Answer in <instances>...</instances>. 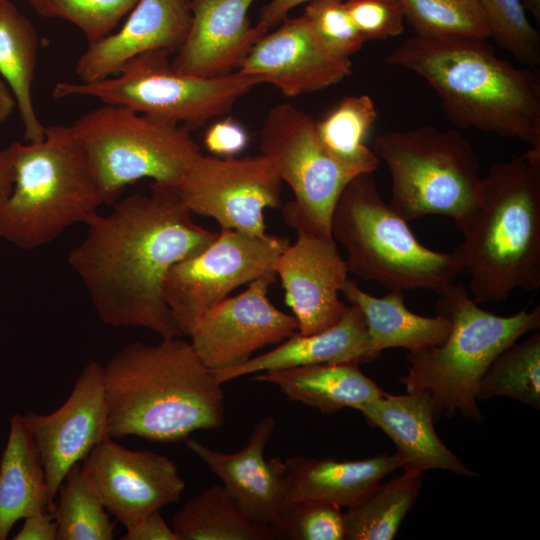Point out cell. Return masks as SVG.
I'll list each match as a JSON object with an SVG mask.
<instances>
[{
    "instance_id": "9a60e30c",
    "label": "cell",
    "mask_w": 540,
    "mask_h": 540,
    "mask_svg": "<svg viewBox=\"0 0 540 540\" xmlns=\"http://www.w3.org/2000/svg\"><path fill=\"white\" fill-rule=\"evenodd\" d=\"M23 418L38 449L54 501L67 472L96 445L111 438L103 365L89 361L70 396L53 413L30 411Z\"/></svg>"
},
{
    "instance_id": "60d3db41",
    "label": "cell",
    "mask_w": 540,
    "mask_h": 540,
    "mask_svg": "<svg viewBox=\"0 0 540 540\" xmlns=\"http://www.w3.org/2000/svg\"><path fill=\"white\" fill-rule=\"evenodd\" d=\"M122 540H178L163 519L160 510L145 515L137 524L127 529Z\"/></svg>"
},
{
    "instance_id": "7c38bea8",
    "label": "cell",
    "mask_w": 540,
    "mask_h": 540,
    "mask_svg": "<svg viewBox=\"0 0 540 540\" xmlns=\"http://www.w3.org/2000/svg\"><path fill=\"white\" fill-rule=\"evenodd\" d=\"M289 239L252 236L221 228L200 253L177 262L164 283L165 301L183 335L237 287L275 274L274 265Z\"/></svg>"
},
{
    "instance_id": "d4e9b609",
    "label": "cell",
    "mask_w": 540,
    "mask_h": 540,
    "mask_svg": "<svg viewBox=\"0 0 540 540\" xmlns=\"http://www.w3.org/2000/svg\"><path fill=\"white\" fill-rule=\"evenodd\" d=\"M340 293L361 311L368 334L365 362L372 361L388 348L401 347L417 352L442 343L448 336L451 322L443 314L435 317L418 315L404 302L402 291L390 290L378 298L363 291L348 278Z\"/></svg>"
},
{
    "instance_id": "44dd1931",
    "label": "cell",
    "mask_w": 540,
    "mask_h": 540,
    "mask_svg": "<svg viewBox=\"0 0 540 540\" xmlns=\"http://www.w3.org/2000/svg\"><path fill=\"white\" fill-rule=\"evenodd\" d=\"M191 18L187 0H139L119 30L89 43L75 65L79 81L112 76L128 61L147 52L176 53Z\"/></svg>"
},
{
    "instance_id": "83f0119b",
    "label": "cell",
    "mask_w": 540,
    "mask_h": 540,
    "mask_svg": "<svg viewBox=\"0 0 540 540\" xmlns=\"http://www.w3.org/2000/svg\"><path fill=\"white\" fill-rule=\"evenodd\" d=\"M38 36L30 20L10 1L0 2V75L10 89L28 142H39L46 126L39 120L32 99Z\"/></svg>"
},
{
    "instance_id": "ac0fdd59",
    "label": "cell",
    "mask_w": 540,
    "mask_h": 540,
    "mask_svg": "<svg viewBox=\"0 0 540 540\" xmlns=\"http://www.w3.org/2000/svg\"><path fill=\"white\" fill-rule=\"evenodd\" d=\"M237 71L295 97L341 82L352 74V62L328 52L302 14L285 18L276 30L264 34Z\"/></svg>"
},
{
    "instance_id": "5bb4252c",
    "label": "cell",
    "mask_w": 540,
    "mask_h": 540,
    "mask_svg": "<svg viewBox=\"0 0 540 540\" xmlns=\"http://www.w3.org/2000/svg\"><path fill=\"white\" fill-rule=\"evenodd\" d=\"M276 274L256 279L240 294L226 297L194 325L191 345L210 370L239 365L255 351L280 343L298 331L293 315L277 309L268 298Z\"/></svg>"
},
{
    "instance_id": "7402d4cb",
    "label": "cell",
    "mask_w": 540,
    "mask_h": 540,
    "mask_svg": "<svg viewBox=\"0 0 540 540\" xmlns=\"http://www.w3.org/2000/svg\"><path fill=\"white\" fill-rule=\"evenodd\" d=\"M356 410L373 427L379 428L396 446L403 472L422 474L430 469L474 477L469 469L439 438L434 428L431 395L426 390L404 395L384 393Z\"/></svg>"
},
{
    "instance_id": "ba28073f",
    "label": "cell",
    "mask_w": 540,
    "mask_h": 540,
    "mask_svg": "<svg viewBox=\"0 0 540 540\" xmlns=\"http://www.w3.org/2000/svg\"><path fill=\"white\" fill-rule=\"evenodd\" d=\"M388 167V205L404 220L453 219L461 230L475 211L481 179L472 144L453 129L424 125L380 134L373 149Z\"/></svg>"
},
{
    "instance_id": "277c9868",
    "label": "cell",
    "mask_w": 540,
    "mask_h": 540,
    "mask_svg": "<svg viewBox=\"0 0 540 540\" xmlns=\"http://www.w3.org/2000/svg\"><path fill=\"white\" fill-rule=\"evenodd\" d=\"M453 251L476 303L540 288V148L494 164Z\"/></svg>"
},
{
    "instance_id": "ffe728a7",
    "label": "cell",
    "mask_w": 540,
    "mask_h": 540,
    "mask_svg": "<svg viewBox=\"0 0 540 540\" xmlns=\"http://www.w3.org/2000/svg\"><path fill=\"white\" fill-rule=\"evenodd\" d=\"M255 0H194L187 35L171 61L184 74L212 78L233 72L269 30L251 25Z\"/></svg>"
},
{
    "instance_id": "1f68e13d",
    "label": "cell",
    "mask_w": 540,
    "mask_h": 540,
    "mask_svg": "<svg viewBox=\"0 0 540 540\" xmlns=\"http://www.w3.org/2000/svg\"><path fill=\"white\" fill-rule=\"evenodd\" d=\"M505 396L540 408V332L503 350L482 376L477 399Z\"/></svg>"
},
{
    "instance_id": "cb8c5ba5",
    "label": "cell",
    "mask_w": 540,
    "mask_h": 540,
    "mask_svg": "<svg viewBox=\"0 0 540 540\" xmlns=\"http://www.w3.org/2000/svg\"><path fill=\"white\" fill-rule=\"evenodd\" d=\"M276 348L228 368L213 370L216 380H230L269 370L338 362H365L368 334L364 317L353 304L346 305L340 320L313 334L298 331Z\"/></svg>"
},
{
    "instance_id": "5b68a950",
    "label": "cell",
    "mask_w": 540,
    "mask_h": 540,
    "mask_svg": "<svg viewBox=\"0 0 540 540\" xmlns=\"http://www.w3.org/2000/svg\"><path fill=\"white\" fill-rule=\"evenodd\" d=\"M437 313L451 322L447 338L438 345L409 352L408 372L399 381L407 392L430 393L435 421L458 412L482 422L477 399L482 376L503 350L539 329L540 308L498 316L479 307L464 285L453 283L439 294Z\"/></svg>"
},
{
    "instance_id": "8d00e7d4",
    "label": "cell",
    "mask_w": 540,
    "mask_h": 540,
    "mask_svg": "<svg viewBox=\"0 0 540 540\" xmlns=\"http://www.w3.org/2000/svg\"><path fill=\"white\" fill-rule=\"evenodd\" d=\"M303 15L318 42L336 57L350 59L365 42L342 0H312Z\"/></svg>"
},
{
    "instance_id": "3957f363",
    "label": "cell",
    "mask_w": 540,
    "mask_h": 540,
    "mask_svg": "<svg viewBox=\"0 0 540 540\" xmlns=\"http://www.w3.org/2000/svg\"><path fill=\"white\" fill-rule=\"evenodd\" d=\"M420 76L448 119L540 148V81L499 57L486 40L409 37L385 58Z\"/></svg>"
},
{
    "instance_id": "9c48e42d",
    "label": "cell",
    "mask_w": 540,
    "mask_h": 540,
    "mask_svg": "<svg viewBox=\"0 0 540 540\" xmlns=\"http://www.w3.org/2000/svg\"><path fill=\"white\" fill-rule=\"evenodd\" d=\"M170 55L151 51L131 59L112 76L92 82H58L53 96L92 97L192 130L230 113L240 98L262 84L237 70L212 78L184 74L173 67Z\"/></svg>"
},
{
    "instance_id": "7dc6e473",
    "label": "cell",
    "mask_w": 540,
    "mask_h": 540,
    "mask_svg": "<svg viewBox=\"0 0 540 540\" xmlns=\"http://www.w3.org/2000/svg\"><path fill=\"white\" fill-rule=\"evenodd\" d=\"M187 1H188V3H189L190 6H191V4H192V2H193L194 0H187Z\"/></svg>"
},
{
    "instance_id": "f1b7e54d",
    "label": "cell",
    "mask_w": 540,
    "mask_h": 540,
    "mask_svg": "<svg viewBox=\"0 0 540 540\" xmlns=\"http://www.w3.org/2000/svg\"><path fill=\"white\" fill-rule=\"evenodd\" d=\"M178 540H275L277 531L250 515L220 484L190 499L173 517Z\"/></svg>"
},
{
    "instance_id": "7bdbcfd3",
    "label": "cell",
    "mask_w": 540,
    "mask_h": 540,
    "mask_svg": "<svg viewBox=\"0 0 540 540\" xmlns=\"http://www.w3.org/2000/svg\"><path fill=\"white\" fill-rule=\"evenodd\" d=\"M312 0H271L259 12V21L269 29L282 22L295 7Z\"/></svg>"
},
{
    "instance_id": "6da1fadb",
    "label": "cell",
    "mask_w": 540,
    "mask_h": 540,
    "mask_svg": "<svg viewBox=\"0 0 540 540\" xmlns=\"http://www.w3.org/2000/svg\"><path fill=\"white\" fill-rule=\"evenodd\" d=\"M107 215L87 221L68 263L106 325L183 336L164 297V283L179 261L207 248L218 233L193 220L171 185L153 182L149 194L116 201Z\"/></svg>"
},
{
    "instance_id": "4316f807",
    "label": "cell",
    "mask_w": 540,
    "mask_h": 540,
    "mask_svg": "<svg viewBox=\"0 0 540 540\" xmlns=\"http://www.w3.org/2000/svg\"><path fill=\"white\" fill-rule=\"evenodd\" d=\"M54 507L38 449L23 415H14L0 460V540L18 520Z\"/></svg>"
},
{
    "instance_id": "7a4b0ae2",
    "label": "cell",
    "mask_w": 540,
    "mask_h": 540,
    "mask_svg": "<svg viewBox=\"0 0 540 540\" xmlns=\"http://www.w3.org/2000/svg\"><path fill=\"white\" fill-rule=\"evenodd\" d=\"M103 367L111 437L173 443L223 424L222 384L180 337L130 343Z\"/></svg>"
},
{
    "instance_id": "8fae6325",
    "label": "cell",
    "mask_w": 540,
    "mask_h": 540,
    "mask_svg": "<svg viewBox=\"0 0 540 540\" xmlns=\"http://www.w3.org/2000/svg\"><path fill=\"white\" fill-rule=\"evenodd\" d=\"M315 122L291 104H277L260 131L259 150L294 194L283 207L285 222L333 239L335 205L347 184L366 172L334 156L318 137Z\"/></svg>"
},
{
    "instance_id": "52a82bcc",
    "label": "cell",
    "mask_w": 540,
    "mask_h": 540,
    "mask_svg": "<svg viewBox=\"0 0 540 540\" xmlns=\"http://www.w3.org/2000/svg\"><path fill=\"white\" fill-rule=\"evenodd\" d=\"M331 235L346 249L349 272L389 290L440 294L463 272L453 252H437L417 240L384 202L372 173L356 176L342 191Z\"/></svg>"
},
{
    "instance_id": "f546056e",
    "label": "cell",
    "mask_w": 540,
    "mask_h": 540,
    "mask_svg": "<svg viewBox=\"0 0 540 540\" xmlns=\"http://www.w3.org/2000/svg\"><path fill=\"white\" fill-rule=\"evenodd\" d=\"M421 486L422 474L407 472L379 483L364 500L344 513L346 540L394 539Z\"/></svg>"
},
{
    "instance_id": "603a6c76",
    "label": "cell",
    "mask_w": 540,
    "mask_h": 540,
    "mask_svg": "<svg viewBox=\"0 0 540 540\" xmlns=\"http://www.w3.org/2000/svg\"><path fill=\"white\" fill-rule=\"evenodd\" d=\"M287 501H318L350 508L364 500L381 480L401 467L399 457L377 455L361 460L306 458L284 460Z\"/></svg>"
},
{
    "instance_id": "b9f144b4",
    "label": "cell",
    "mask_w": 540,
    "mask_h": 540,
    "mask_svg": "<svg viewBox=\"0 0 540 540\" xmlns=\"http://www.w3.org/2000/svg\"><path fill=\"white\" fill-rule=\"evenodd\" d=\"M13 540H57V524L53 512H40L24 518L23 526Z\"/></svg>"
},
{
    "instance_id": "c3c4849f",
    "label": "cell",
    "mask_w": 540,
    "mask_h": 540,
    "mask_svg": "<svg viewBox=\"0 0 540 540\" xmlns=\"http://www.w3.org/2000/svg\"><path fill=\"white\" fill-rule=\"evenodd\" d=\"M7 1V0H0V2Z\"/></svg>"
},
{
    "instance_id": "30bf717a",
    "label": "cell",
    "mask_w": 540,
    "mask_h": 540,
    "mask_svg": "<svg viewBox=\"0 0 540 540\" xmlns=\"http://www.w3.org/2000/svg\"><path fill=\"white\" fill-rule=\"evenodd\" d=\"M71 130L81 145L105 204L143 178L176 184L201 155L184 126L104 104L80 118Z\"/></svg>"
},
{
    "instance_id": "d590c367",
    "label": "cell",
    "mask_w": 540,
    "mask_h": 540,
    "mask_svg": "<svg viewBox=\"0 0 540 540\" xmlns=\"http://www.w3.org/2000/svg\"><path fill=\"white\" fill-rule=\"evenodd\" d=\"M41 16L72 23L89 43L112 33L139 0H28Z\"/></svg>"
},
{
    "instance_id": "2e32d148",
    "label": "cell",
    "mask_w": 540,
    "mask_h": 540,
    "mask_svg": "<svg viewBox=\"0 0 540 540\" xmlns=\"http://www.w3.org/2000/svg\"><path fill=\"white\" fill-rule=\"evenodd\" d=\"M82 470L108 513L126 529L180 500L185 482L165 455L131 450L110 439L96 445Z\"/></svg>"
},
{
    "instance_id": "4dcf8cb0",
    "label": "cell",
    "mask_w": 540,
    "mask_h": 540,
    "mask_svg": "<svg viewBox=\"0 0 540 540\" xmlns=\"http://www.w3.org/2000/svg\"><path fill=\"white\" fill-rule=\"evenodd\" d=\"M377 118L378 110L369 95L346 96L324 119L316 121L315 127L334 156L372 173L380 160L364 141Z\"/></svg>"
},
{
    "instance_id": "f6af8a7d",
    "label": "cell",
    "mask_w": 540,
    "mask_h": 540,
    "mask_svg": "<svg viewBox=\"0 0 540 540\" xmlns=\"http://www.w3.org/2000/svg\"><path fill=\"white\" fill-rule=\"evenodd\" d=\"M16 108L15 99L6 85L0 79V122L6 121Z\"/></svg>"
},
{
    "instance_id": "ab89813d",
    "label": "cell",
    "mask_w": 540,
    "mask_h": 540,
    "mask_svg": "<svg viewBox=\"0 0 540 540\" xmlns=\"http://www.w3.org/2000/svg\"><path fill=\"white\" fill-rule=\"evenodd\" d=\"M248 141L246 130L232 119H223L213 123L204 135L206 149L215 155L225 157H233L243 151Z\"/></svg>"
},
{
    "instance_id": "d6986e66",
    "label": "cell",
    "mask_w": 540,
    "mask_h": 540,
    "mask_svg": "<svg viewBox=\"0 0 540 540\" xmlns=\"http://www.w3.org/2000/svg\"><path fill=\"white\" fill-rule=\"evenodd\" d=\"M275 426L273 417L261 419L250 433L247 444L236 453L211 449L190 437L185 442L250 515L271 525L278 533L289 505L285 465L280 457L264 458L265 446Z\"/></svg>"
},
{
    "instance_id": "d6a6232c",
    "label": "cell",
    "mask_w": 540,
    "mask_h": 540,
    "mask_svg": "<svg viewBox=\"0 0 540 540\" xmlns=\"http://www.w3.org/2000/svg\"><path fill=\"white\" fill-rule=\"evenodd\" d=\"M58 493L59 502L52 511L57 540L114 538L115 522L78 463L67 472Z\"/></svg>"
},
{
    "instance_id": "e575fe53",
    "label": "cell",
    "mask_w": 540,
    "mask_h": 540,
    "mask_svg": "<svg viewBox=\"0 0 540 540\" xmlns=\"http://www.w3.org/2000/svg\"><path fill=\"white\" fill-rule=\"evenodd\" d=\"M490 37L526 66L540 63V33L519 0H477Z\"/></svg>"
},
{
    "instance_id": "484cf974",
    "label": "cell",
    "mask_w": 540,
    "mask_h": 540,
    "mask_svg": "<svg viewBox=\"0 0 540 540\" xmlns=\"http://www.w3.org/2000/svg\"><path fill=\"white\" fill-rule=\"evenodd\" d=\"M358 362L323 363L254 374L253 380L277 386L290 401L325 414L357 409L385 393L359 369Z\"/></svg>"
},
{
    "instance_id": "f35d334b",
    "label": "cell",
    "mask_w": 540,
    "mask_h": 540,
    "mask_svg": "<svg viewBox=\"0 0 540 540\" xmlns=\"http://www.w3.org/2000/svg\"><path fill=\"white\" fill-rule=\"evenodd\" d=\"M344 4L365 41L386 40L404 31L405 13L399 0H348Z\"/></svg>"
},
{
    "instance_id": "8992f818",
    "label": "cell",
    "mask_w": 540,
    "mask_h": 540,
    "mask_svg": "<svg viewBox=\"0 0 540 540\" xmlns=\"http://www.w3.org/2000/svg\"><path fill=\"white\" fill-rule=\"evenodd\" d=\"M14 182L0 203V238L35 249L86 221L104 203L71 127L46 126L39 142L12 143Z\"/></svg>"
},
{
    "instance_id": "74e56055",
    "label": "cell",
    "mask_w": 540,
    "mask_h": 540,
    "mask_svg": "<svg viewBox=\"0 0 540 540\" xmlns=\"http://www.w3.org/2000/svg\"><path fill=\"white\" fill-rule=\"evenodd\" d=\"M341 509L326 502H291L278 527L280 539L346 540V521Z\"/></svg>"
},
{
    "instance_id": "e0dca14e",
    "label": "cell",
    "mask_w": 540,
    "mask_h": 540,
    "mask_svg": "<svg viewBox=\"0 0 540 540\" xmlns=\"http://www.w3.org/2000/svg\"><path fill=\"white\" fill-rule=\"evenodd\" d=\"M294 229L297 239L282 251L274 271L298 332L307 335L332 327L342 317L346 305L339 294L349 271L334 239L303 226Z\"/></svg>"
},
{
    "instance_id": "836d02e7",
    "label": "cell",
    "mask_w": 540,
    "mask_h": 540,
    "mask_svg": "<svg viewBox=\"0 0 540 540\" xmlns=\"http://www.w3.org/2000/svg\"><path fill=\"white\" fill-rule=\"evenodd\" d=\"M415 35L431 39L486 40L490 37L477 0H399Z\"/></svg>"
},
{
    "instance_id": "4fadbf2b",
    "label": "cell",
    "mask_w": 540,
    "mask_h": 540,
    "mask_svg": "<svg viewBox=\"0 0 540 540\" xmlns=\"http://www.w3.org/2000/svg\"><path fill=\"white\" fill-rule=\"evenodd\" d=\"M281 184L261 153L224 159L201 154L171 186L192 214L211 217L221 228L263 236L264 211L281 206Z\"/></svg>"
},
{
    "instance_id": "bcb514c9",
    "label": "cell",
    "mask_w": 540,
    "mask_h": 540,
    "mask_svg": "<svg viewBox=\"0 0 540 540\" xmlns=\"http://www.w3.org/2000/svg\"><path fill=\"white\" fill-rule=\"evenodd\" d=\"M525 11H528L534 19L540 21V0H519Z\"/></svg>"
},
{
    "instance_id": "ee69618b",
    "label": "cell",
    "mask_w": 540,
    "mask_h": 540,
    "mask_svg": "<svg viewBox=\"0 0 540 540\" xmlns=\"http://www.w3.org/2000/svg\"><path fill=\"white\" fill-rule=\"evenodd\" d=\"M14 182V149L9 145L0 149V203L10 194Z\"/></svg>"
}]
</instances>
